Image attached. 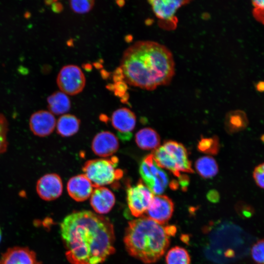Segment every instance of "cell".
I'll list each match as a JSON object with an SVG mask.
<instances>
[{"mask_svg":"<svg viewBox=\"0 0 264 264\" xmlns=\"http://www.w3.org/2000/svg\"><path fill=\"white\" fill-rule=\"evenodd\" d=\"M174 211L172 200L166 195H158L154 196L146 212L149 218L162 225L171 219Z\"/></svg>","mask_w":264,"mask_h":264,"instance_id":"obj_11","label":"cell"},{"mask_svg":"<svg viewBox=\"0 0 264 264\" xmlns=\"http://www.w3.org/2000/svg\"><path fill=\"white\" fill-rule=\"evenodd\" d=\"M190 1L176 0H152L148 1L153 11L158 19L160 26L166 30H173L176 27V13L182 6Z\"/></svg>","mask_w":264,"mask_h":264,"instance_id":"obj_7","label":"cell"},{"mask_svg":"<svg viewBox=\"0 0 264 264\" xmlns=\"http://www.w3.org/2000/svg\"><path fill=\"white\" fill-rule=\"evenodd\" d=\"M47 108L53 114H65L71 107V102L67 95L62 91H55L47 98Z\"/></svg>","mask_w":264,"mask_h":264,"instance_id":"obj_20","label":"cell"},{"mask_svg":"<svg viewBox=\"0 0 264 264\" xmlns=\"http://www.w3.org/2000/svg\"><path fill=\"white\" fill-rule=\"evenodd\" d=\"M224 125L228 133H235L244 130L248 125V120L244 111L233 110L226 114Z\"/></svg>","mask_w":264,"mask_h":264,"instance_id":"obj_19","label":"cell"},{"mask_svg":"<svg viewBox=\"0 0 264 264\" xmlns=\"http://www.w3.org/2000/svg\"><path fill=\"white\" fill-rule=\"evenodd\" d=\"M80 120L76 116L70 114L62 115L56 122V131L62 137L71 136L77 132Z\"/></svg>","mask_w":264,"mask_h":264,"instance_id":"obj_21","label":"cell"},{"mask_svg":"<svg viewBox=\"0 0 264 264\" xmlns=\"http://www.w3.org/2000/svg\"><path fill=\"white\" fill-rule=\"evenodd\" d=\"M117 137L109 131L98 133L93 138L91 149L93 153L100 157H108L114 154L119 148Z\"/></svg>","mask_w":264,"mask_h":264,"instance_id":"obj_14","label":"cell"},{"mask_svg":"<svg viewBox=\"0 0 264 264\" xmlns=\"http://www.w3.org/2000/svg\"><path fill=\"white\" fill-rule=\"evenodd\" d=\"M63 182L59 175L47 174L41 177L36 186V192L42 199L51 201L58 198L63 192Z\"/></svg>","mask_w":264,"mask_h":264,"instance_id":"obj_10","label":"cell"},{"mask_svg":"<svg viewBox=\"0 0 264 264\" xmlns=\"http://www.w3.org/2000/svg\"><path fill=\"white\" fill-rule=\"evenodd\" d=\"M51 7L53 11L56 13L61 12L63 10V5L62 3L56 0H55L52 3Z\"/></svg>","mask_w":264,"mask_h":264,"instance_id":"obj_34","label":"cell"},{"mask_svg":"<svg viewBox=\"0 0 264 264\" xmlns=\"http://www.w3.org/2000/svg\"><path fill=\"white\" fill-rule=\"evenodd\" d=\"M165 232L169 237L174 236L176 232V227L174 225H167L164 227Z\"/></svg>","mask_w":264,"mask_h":264,"instance_id":"obj_33","label":"cell"},{"mask_svg":"<svg viewBox=\"0 0 264 264\" xmlns=\"http://www.w3.org/2000/svg\"><path fill=\"white\" fill-rule=\"evenodd\" d=\"M178 179V183L182 190L183 191L186 190L189 183V177L186 175H181Z\"/></svg>","mask_w":264,"mask_h":264,"instance_id":"obj_31","label":"cell"},{"mask_svg":"<svg viewBox=\"0 0 264 264\" xmlns=\"http://www.w3.org/2000/svg\"><path fill=\"white\" fill-rule=\"evenodd\" d=\"M0 264H41L35 252L27 247L9 248L1 256Z\"/></svg>","mask_w":264,"mask_h":264,"instance_id":"obj_15","label":"cell"},{"mask_svg":"<svg viewBox=\"0 0 264 264\" xmlns=\"http://www.w3.org/2000/svg\"><path fill=\"white\" fill-rule=\"evenodd\" d=\"M198 173L204 178H210L215 176L219 168L216 160L212 157L205 156L199 158L195 163Z\"/></svg>","mask_w":264,"mask_h":264,"instance_id":"obj_22","label":"cell"},{"mask_svg":"<svg viewBox=\"0 0 264 264\" xmlns=\"http://www.w3.org/2000/svg\"><path fill=\"white\" fill-rule=\"evenodd\" d=\"M56 125V119L49 111L38 110L32 113L29 118L30 130L37 136L43 137L50 135Z\"/></svg>","mask_w":264,"mask_h":264,"instance_id":"obj_13","label":"cell"},{"mask_svg":"<svg viewBox=\"0 0 264 264\" xmlns=\"http://www.w3.org/2000/svg\"><path fill=\"white\" fill-rule=\"evenodd\" d=\"M56 81L61 91L70 95L80 93L86 84L83 71L79 66L74 65L64 66L58 74Z\"/></svg>","mask_w":264,"mask_h":264,"instance_id":"obj_8","label":"cell"},{"mask_svg":"<svg viewBox=\"0 0 264 264\" xmlns=\"http://www.w3.org/2000/svg\"><path fill=\"white\" fill-rule=\"evenodd\" d=\"M198 150L201 153L215 155L220 149L219 140L217 136L201 137L198 143Z\"/></svg>","mask_w":264,"mask_h":264,"instance_id":"obj_24","label":"cell"},{"mask_svg":"<svg viewBox=\"0 0 264 264\" xmlns=\"http://www.w3.org/2000/svg\"><path fill=\"white\" fill-rule=\"evenodd\" d=\"M253 259L258 264H264V240L257 242L251 249Z\"/></svg>","mask_w":264,"mask_h":264,"instance_id":"obj_27","label":"cell"},{"mask_svg":"<svg viewBox=\"0 0 264 264\" xmlns=\"http://www.w3.org/2000/svg\"><path fill=\"white\" fill-rule=\"evenodd\" d=\"M93 185L85 174L71 177L67 183L69 196L77 201H83L88 198L93 192Z\"/></svg>","mask_w":264,"mask_h":264,"instance_id":"obj_16","label":"cell"},{"mask_svg":"<svg viewBox=\"0 0 264 264\" xmlns=\"http://www.w3.org/2000/svg\"><path fill=\"white\" fill-rule=\"evenodd\" d=\"M94 5L92 0H74L69 1V5L73 11L78 14H84L90 11Z\"/></svg>","mask_w":264,"mask_h":264,"instance_id":"obj_26","label":"cell"},{"mask_svg":"<svg viewBox=\"0 0 264 264\" xmlns=\"http://www.w3.org/2000/svg\"><path fill=\"white\" fill-rule=\"evenodd\" d=\"M115 202L113 193L105 187L95 188L90 196V203L93 209L99 214L109 212Z\"/></svg>","mask_w":264,"mask_h":264,"instance_id":"obj_17","label":"cell"},{"mask_svg":"<svg viewBox=\"0 0 264 264\" xmlns=\"http://www.w3.org/2000/svg\"><path fill=\"white\" fill-rule=\"evenodd\" d=\"M112 88L115 94L121 98L122 102L126 103L128 101L129 96L126 93L127 86L126 82L122 81L116 82L112 86Z\"/></svg>","mask_w":264,"mask_h":264,"instance_id":"obj_29","label":"cell"},{"mask_svg":"<svg viewBox=\"0 0 264 264\" xmlns=\"http://www.w3.org/2000/svg\"><path fill=\"white\" fill-rule=\"evenodd\" d=\"M118 162V158L116 156L108 159L89 160L85 162L82 170L93 187H103L122 177L123 171L120 169H116Z\"/></svg>","mask_w":264,"mask_h":264,"instance_id":"obj_5","label":"cell"},{"mask_svg":"<svg viewBox=\"0 0 264 264\" xmlns=\"http://www.w3.org/2000/svg\"><path fill=\"white\" fill-rule=\"evenodd\" d=\"M257 89L259 91H264V82L260 83L258 84L257 86Z\"/></svg>","mask_w":264,"mask_h":264,"instance_id":"obj_35","label":"cell"},{"mask_svg":"<svg viewBox=\"0 0 264 264\" xmlns=\"http://www.w3.org/2000/svg\"><path fill=\"white\" fill-rule=\"evenodd\" d=\"M139 173L146 186L157 195L165 191L169 182L166 173L157 164L152 154L143 159L139 167Z\"/></svg>","mask_w":264,"mask_h":264,"instance_id":"obj_6","label":"cell"},{"mask_svg":"<svg viewBox=\"0 0 264 264\" xmlns=\"http://www.w3.org/2000/svg\"><path fill=\"white\" fill-rule=\"evenodd\" d=\"M175 61L166 46L152 41H139L124 52L120 68L125 82L153 90L169 84L175 74Z\"/></svg>","mask_w":264,"mask_h":264,"instance_id":"obj_2","label":"cell"},{"mask_svg":"<svg viewBox=\"0 0 264 264\" xmlns=\"http://www.w3.org/2000/svg\"><path fill=\"white\" fill-rule=\"evenodd\" d=\"M252 14L254 18L264 25V0H253Z\"/></svg>","mask_w":264,"mask_h":264,"instance_id":"obj_28","label":"cell"},{"mask_svg":"<svg viewBox=\"0 0 264 264\" xmlns=\"http://www.w3.org/2000/svg\"><path fill=\"white\" fill-rule=\"evenodd\" d=\"M60 232L71 264H101L115 251L113 224L91 211L67 215L60 224Z\"/></svg>","mask_w":264,"mask_h":264,"instance_id":"obj_1","label":"cell"},{"mask_svg":"<svg viewBox=\"0 0 264 264\" xmlns=\"http://www.w3.org/2000/svg\"><path fill=\"white\" fill-rule=\"evenodd\" d=\"M8 126L6 118L0 113V155L5 153L7 149Z\"/></svg>","mask_w":264,"mask_h":264,"instance_id":"obj_25","label":"cell"},{"mask_svg":"<svg viewBox=\"0 0 264 264\" xmlns=\"http://www.w3.org/2000/svg\"><path fill=\"white\" fill-rule=\"evenodd\" d=\"M135 140L137 146L145 150L157 149L160 142L157 132L150 128L140 130L135 134Z\"/></svg>","mask_w":264,"mask_h":264,"instance_id":"obj_18","label":"cell"},{"mask_svg":"<svg viewBox=\"0 0 264 264\" xmlns=\"http://www.w3.org/2000/svg\"><path fill=\"white\" fill-rule=\"evenodd\" d=\"M152 154L159 167L168 170L177 177L181 175V172H194L187 151L180 143L172 140L165 141L162 146L155 149Z\"/></svg>","mask_w":264,"mask_h":264,"instance_id":"obj_4","label":"cell"},{"mask_svg":"<svg viewBox=\"0 0 264 264\" xmlns=\"http://www.w3.org/2000/svg\"><path fill=\"white\" fill-rule=\"evenodd\" d=\"M207 198L211 202H218L220 199L219 193L215 190H211L208 192Z\"/></svg>","mask_w":264,"mask_h":264,"instance_id":"obj_32","label":"cell"},{"mask_svg":"<svg viewBox=\"0 0 264 264\" xmlns=\"http://www.w3.org/2000/svg\"><path fill=\"white\" fill-rule=\"evenodd\" d=\"M253 177L258 186L264 189V163L260 164L255 168Z\"/></svg>","mask_w":264,"mask_h":264,"instance_id":"obj_30","label":"cell"},{"mask_svg":"<svg viewBox=\"0 0 264 264\" xmlns=\"http://www.w3.org/2000/svg\"><path fill=\"white\" fill-rule=\"evenodd\" d=\"M116 2L120 7L123 6L125 3V1L123 0H119V1H116Z\"/></svg>","mask_w":264,"mask_h":264,"instance_id":"obj_36","label":"cell"},{"mask_svg":"<svg viewBox=\"0 0 264 264\" xmlns=\"http://www.w3.org/2000/svg\"><path fill=\"white\" fill-rule=\"evenodd\" d=\"M154 198L153 193L140 179L135 185H128L127 200L132 215L136 218L147 212Z\"/></svg>","mask_w":264,"mask_h":264,"instance_id":"obj_9","label":"cell"},{"mask_svg":"<svg viewBox=\"0 0 264 264\" xmlns=\"http://www.w3.org/2000/svg\"><path fill=\"white\" fill-rule=\"evenodd\" d=\"M124 241L129 254L146 264L158 261L170 245L162 225L146 216L129 222Z\"/></svg>","mask_w":264,"mask_h":264,"instance_id":"obj_3","label":"cell"},{"mask_svg":"<svg viewBox=\"0 0 264 264\" xmlns=\"http://www.w3.org/2000/svg\"><path fill=\"white\" fill-rule=\"evenodd\" d=\"M111 121L121 139L128 140L132 137V132L136 124V116L131 110L127 108L115 110L112 114Z\"/></svg>","mask_w":264,"mask_h":264,"instance_id":"obj_12","label":"cell"},{"mask_svg":"<svg viewBox=\"0 0 264 264\" xmlns=\"http://www.w3.org/2000/svg\"><path fill=\"white\" fill-rule=\"evenodd\" d=\"M1 238H2V233H1V230L0 227V242L1 240Z\"/></svg>","mask_w":264,"mask_h":264,"instance_id":"obj_37","label":"cell"},{"mask_svg":"<svg viewBox=\"0 0 264 264\" xmlns=\"http://www.w3.org/2000/svg\"><path fill=\"white\" fill-rule=\"evenodd\" d=\"M165 259L167 264H190L191 262L188 251L178 246L171 248L168 251Z\"/></svg>","mask_w":264,"mask_h":264,"instance_id":"obj_23","label":"cell"}]
</instances>
